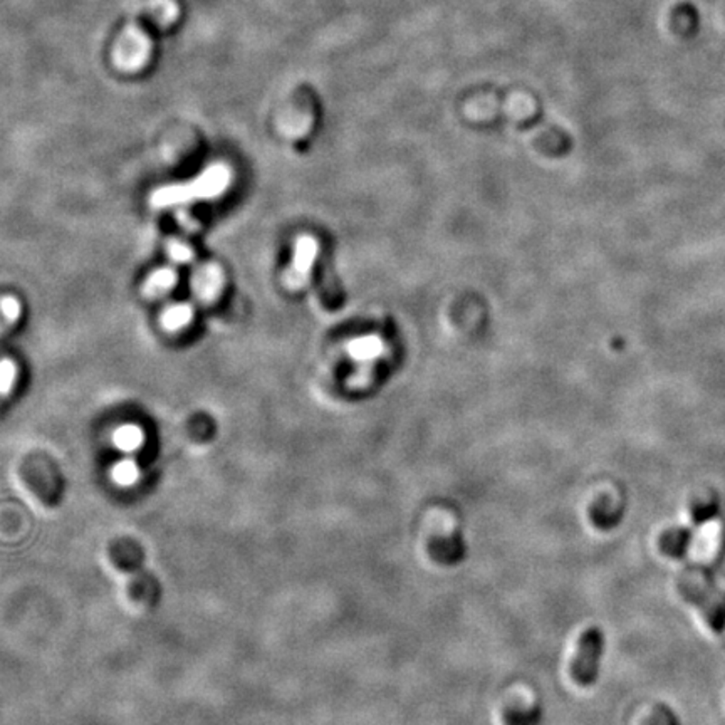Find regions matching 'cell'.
Returning <instances> with one entry per match:
<instances>
[{"instance_id":"ac0fdd59","label":"cell","mask_w":725,"mask_h":725,"mask_svg":"<svg viewBox=\"0 0 725 725\" xmlns=\"http://www.w3.org/2000/svg\"><path fill=\"white\" fill-rule=\"evenodd\" d=\"M2 311L9 321H17V318L21 314V304L17 302V299L5 298L2 301Z\"/></svg>"},{"instance_id":"2e32d148","label":"cell","mask_w":725,"mask_h":725,"mask_svg":"<svg viewBox=\"0 0 725 725\" xmlns=\"http://www.w3.org/2000/svg\"><path fill=\"white\" fill-rule=\"evenodd\" d=\"M15 381V365L13 361L0 363V393H7Z\"/></svg>"},{"instance_id":"30bf717a","label":"cell","mask_w":725,"mask_h":725,"mask_svg":"<svg viewBox=\"0 0 725 725\" xmlns=\"http://www.w3.org/2000/svg\"><path fill=\"white\" fill-rule=\"evenodd\" d=\"M177 281H179V275L173 269H170V267L158 269L146 279V283L143 285V296L146 299L162 298L177 285Z\"/></svg>"},{"instance_id":"277c9868","label":"cell","mask_w":725,"mask_h":725,"mask_svg":"<svg viewBox=\"0 0 725 725\" xmlns=\"http://www.w3.org/2000/svg\"><path fill=\"white\" fill-rule=\"evenodd\" d=\"M109 559L119 571L133 576L144 570L146 554L142 544L133 537H119L109 544Z\"/></svg>"},{"instance_id":"e0dca14e","label":"cell","mask_w":725,"mask_h":725,"mask_svg":"<svg viewBox=\"0 0 725 725\" xmlns=\"http://www.w3.org/2000/svg\"><path fill=\"white\" fill-rule=\"evenodd\" d=\"M142 441V433H140V430L135 427H126L123 428V430H119L118 432V442L121 447H125V449H133V447H136L138 443Z\"/></svg>"},{"instance_id":"5b68a950","label":"cell","mask_w":725,"mask_h":725,"mask_svg":"<svg viewBox=\"0 0 725 725\" xmlns=\"http://www.w3.org/2000/svg\"><path fill=\"white\" fill-rule=\"evenodd\" d=\"M316 254H318V246L312 238H299L296 250H294V259L284 275V283L287 287L301 289L308 283Z\"/></svg>"},{"instance_id":"4fadbf2b","label":"cell","mask_w":725,"mask_h":725,"mask_svg":"<svg viewBox=\"0 0 725 725\" xmlns=\"http://www.w3.org/2000/svg\"><path fill=\"white\" fill-rule=\"evenodd\" d=\"M719 511V502L717 499H697L692 502L690 506V516H692V523L695 525H702V524L712 521L713 517L717 516Z\"/></svg>"},{"instance_id":"8fae6325","label":"cell","mask_w":725,"mask_h":725,"mask_svg":"<svg viewBox=\"0 0 725 725\" xmlns=\"http://www.w3.org/2000/svg\"><path fill=\"white\" fill-rule=\"evenodd\" d=\"M543 717H544V712L539 703H534L531 707L512 705L502 713L504 725H541Z\"/></svg>"},{"instance_id":"52a82bcc","label":"cell","mask_w":725,"mask_h":725,"mask_svg":"<svg viewBox=\"0 0 725 725\" xmlns=\"http://www.w3.org/2000/svg\"><path fill=\"white\" fill-rule=\"evenodd\" d=\"M130 595L135 601L155 607L162 596V586L152 571L144 570L130 576Z\"/></svg>"},{"instance_id":"3957f363","label":"cell","mask_w":725,"mask_h":725,"mask_svg":"<svg viewBox=\"0 0 725 725\" xmlns=\"http://www.w3.org/2000/svg\"><path fill=\"white\" fill-rule=\"evenodd\" d=\"M428 554L441 566H459L467 558V543L460 529H455L452 534L433 535L427 544Z\"/></svg>"},{"instance_id":"7a4b0ae2","label":"cell","mask_w":725,"mask_h":725,"mask_svg":"<svg viewBox=\"0 0 725 725\" xmlns=\"http://www.w3.org/2000/svg\"><path fill=\"white\" fill-rule=\"evenodd\" d=\"M605 633L598 627L584 631L578 643V654L571 665V677L580 687H593L600 677L601 656L605 654Z\"/></svg>"},{"instance_id":"7c38bea8","label":"cell","mask_w":725,"mask_h":725,"mask_svg":"<svg viewBox=\"0 0 725 725\" xmlns=\"http://www.w3.org/2000/svg\"><path fill=\"white\" fill-rule=\"evenodd\" d=\"M193 320V310L189 304H177L168 308L162 316V324L168 331H179L181 328L189 326Z\"/></svg>"},{"instance_id":"9c48e42d","label":"cell","mask_w":725,"mask_h":725,"mask_svg":"<svg viewBox=\"0 0 725 725\" xmlns=\"http://www.w3.org/2000/svg\"><path fill=\"white\" fill-rule=\"evenodd\" d=\"M693 533L690 527H672L660 535V551L672 559L683 558L692 544Z\"/></svg>"},{"instance_id":"9a60e30c","label":"cell","mask_w":725,"mask_h":725,"mask_svg":"<svg viewBox=\"0 0 725 725\" xmlns=\"http://www.w3.org/2000/svg\"><path fill=\"white\" fill-rule=\"evenodd\" d=\"M168 256L170 259L177 264H187L193 259V250L189 244H183L180 240H172L168 244Z\"/></svg>"},{"instance_id":"5bb4252c","label":"cell","mask_w":725,"mask_h":725,"mask_svg":"<svg viewBox=\"0 0 725 725\" xmlns=\"http://www.w3.org/2000/svg\"><path fill=\"white\" fill-rule=\"evenodd\" d=\"M643 725H680V720L670 707L658 703Z\"/></svg>"},{"instance_id":"8992f818","label":"cell","mask_w":725,"mask_h":725,"mask_svg":"<svg viewBox=\"0 0 725 725\" xmlns=\"http://www.w3.org/2000/svg\"><path fill=\"white\" fill-rule=\"evenodd\" d=\"M623 517H625V507L618 502H613L608 496L595 500L593 506L590 507L591 523L596 529L605 531V533L617 529L623 521Z\"/></svg>"},{"instance_id":"6da1fadb","label":"cell","mask_w":725,"mask_h":725,"mask_svg":"<svg viewBox=\"0 0 725 725\" xmlns=\"http://www.w3.org/2000/svg\"><path fill=\"white\" fill-rule=\"evenodd\" d=\"M230 170L226 165H215L205 170L200 177L187 183L168 185L152 193V205L156 209H168L193 200H210L222 195L230 185Z\"/></svg>"},{"instance_id":"ba28073f","label":"cell","mask_w":725,"mask_h":725,"mask_svg":"<svg viewBox=\"0 0 725 725\" xmlns=\"http://www.w3.org/2000/svg\"><path fill=\"white\" fill-rule=\"evenodd\" d=\"M224 287V274L217 265L200 267L193 275L195 296L203 302H214Z\"/></svg>"}]
</instances>
